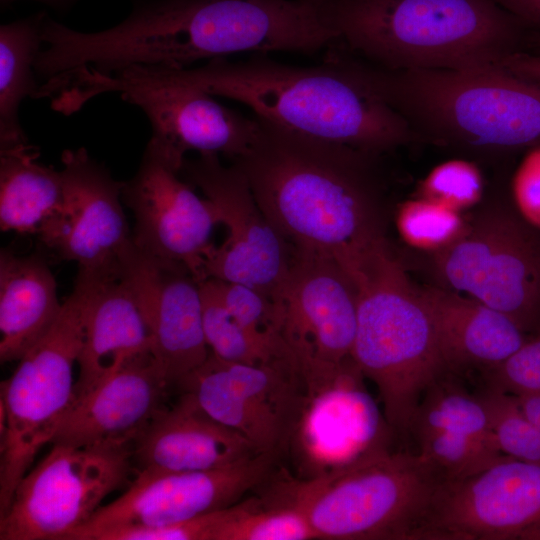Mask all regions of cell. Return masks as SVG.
<instances>
[{"mask_svg": "<svg viewBox=\"0 0 540 540\" xmlns=\"http://www.w3.org/2000/svg\"><path fill=\"white\" fill-rule=\"evenodd\" d=\"M484 384L512 395L540 394V334L498 366L482 372Z\"/></svg>", "mask_w": 540, "mask_h": 540, "instance_id": "cell-35", "label": "cell"}, {"mask_svg": "<svg viewBox=\"0 0 540 540\" xmlns=\"http://www.w3.org/2000/svg\"><path fill=\"white\" fill-rule=\"evenodd\" d=\"M44 14L0 27V150L28 143L19 110L39 89L35 60L42 46Z\"/></svg>", "mask_w": 540, "mask_h": 540, "instance_id": "cell-26", "label": "cell"}, {"mask_svg": "<svg viewBox=\"0 0 540 540\" xmlns=\"http://www.w3.org/2000/svg\"><path fill=\"white\" fill-rule=\"evenodd\" d=\"M175 388L190 394L208 415L241 434L258 452L276 456L293 436L309 395L297 365L234 363L211 352Z\"/></svg>", "mask_w": 540, "mask_h": 540, "instance_id": "cell-13", "label": "cell"}, {"mask_svg": "<svg viewBox=\"0 0 540 540\" xmlns=\"http://www.w3.org/2000/svg\"><path fill=\"white\" fill-rule=\"evenodd\" d=\"M477 395L485 405L498 449L506 456L540 465V429L513 395L485 384Z\"/></svg>", "mask_w": 540, "mask_h": 540, "instance_id": "cell-31", "label": "cell"}, {"mask_svg": "<svg viewBox=\"0 0 540 540\" xmlns=\"http://www.w3.org/2000/svg\"><path fill=\"white\" fill-rule=\"evenodd\" d=\"M215 282L224 305L240 325L264 340L284 342L279 331L276 307L269 296L242 283L219 279H215Z\"/></svg>", "mask_w": 540, "mask_h": 540, "instance_id": "cell-33", "label": "cell"}, {"mask_svg": "<svg viewBox=\"0 0 540 540\" xmlns=\"http://www.w3.org/2000/svg\"><path fill=\"white\" fill-rule=\"evenodd\" d=\"M438 347L449 372L494 368L527 340L512 319L488 305L441 286L420 287Z\"/></svg>", "mask_w": 540, "mask_h": 540, "instance_id": "cell-23", "label": "cell"}, {"mask_svg": "<svg viewBox=\"0 0 540 540\" xmlns=\"http://www.w3.org/2000/svg\"><path fill=\"white\" fill-rule=\"evenodd\" d=\"M358 287L335 260L294 250L272 298L282 339L308 387L330 378L351 357L357 328Z\"/></svg>", "mask_w": 540, "mask_h": 540, "instance_id": "cell-12", "label": "cell"}, {"mask_svg": "<svg viewBox=\"0 0 540 540\" xmlns=\"http://www.w3.org/2000/svg\"><path fill=\"white\" fill-rule=\"evenodd\" d=\"M418 140L468 150L540 145V82L503 67L390 70L349 58Z\"/></svg>", "mask_w": 540, "mask_h": 540, "instance_id": "cell-4", "label": "cell"}, {"mask_svg": "<svg viewBox=\"0 0 540 540\" xmlns=\"http://www.w3.org/2000/svg\"><path fill=\"white\" fill-rule=\"evenodd\" d=\"M522 536H540V465L509 456L467 478L440 483L422 532V539Z\"/></svg>", "mask_w": 540, "mask_h": 540, "instance_id": "cell-15", "label": "cell"}, {"mask_svg": "<svg viewBox=\"0 0 540 540\" xmlns=\"http://www.w3.org/2000/svg\"><path fill=\"white\" fill-rule=\"evenodd\" d=\"M511 15L540 27V0H494Z\"/></svg>", "mask_w": 540, "mask_h": 540, "instance_id": "cell-39", "label": "cell"}, {"mask_svg": "<svg viewBox=\"0 0 540 540\" xmlns=\"http://www.w3.org/2000/svg\"><path fill=\"white\" fill-rule=\"evenodd\" d=\"M117 92L139 107L152 126L149 140L179 171L188 151L199 155H224L235 160L254 143L259 120L247 117L214 100L202 90L180 85L151 82L124 72L88 80L64 99L70 115L97 95Z\"/></svg>", "mask_w": 540, "mask_h": 540, "instance_id": "cell-11", "label": "cell"}, {"mask_svg": "<svg viewBox=\"0 0 540 540\" xmlns=\"http://www.w3.org/2000/svg\"><path fill=\"white\" fill-rule=\"evenodd\" d=\"M199 287L203 332L212 354L228 362L248 365H298L286 343L259 338L237 322L224 305L214 278L199 281Z\"/></svg>", "mask_w": 540, "mask_h": 540, "instance_id": "cell-27", "label": "cell"}, {"mask_svg": "<svg viewBox=\"0 0 540 540\" xmlns=\"http://www.w3.org/2000/svg\"><path fill=\"white\" fill-rule=\"evenodd\" d=\"M29 143L0 150V227L38 234L63 198L61 172L38 162Z\"/></svg>", "mask_w": 540, "mask_h": 540, "instance_id": "cell-25", "label": "cell"}, {"mask_svg": "<svg viewBox=\"0 0 540 540\" xmlns=\"http://www.w3.org/2000/svg\"><path fill=\"white\" fill-rule=\"evenodd\" d=\"M171 389L153 355L139 357L76 399L51 444L132 445L167 405Z\"/></svg>", "mask_w": 540, "mask_h": 540, "instance_id": "cell-20", "label": "cell"}, {"mask_svg": "<svg viewBox=\"0 0 540 540\" xmlns=\"http://www.w3.org/2000/svg\"><path fill=\"white\" fill-rule=\"evenodd\" d=\"M317 539L305 513L285 501L266 504L257 498L217 511L211 540Z\"/></svg>", "mask_w": 540, "mask_h": 540, "instance_id": "cell-29", "label": "cell"}, {"mask_svg": "<svg viewBox=\"0 0 540 540\" xmlns=\"http://www.w3.org/2000/svg\"><path fill=\"white\" fill-rule=\"evenodd\" d=\"M180 171L148 142L138 170L124 182L122 201L135 219L132 238L141 249L187 268L205 280L204 264L213 249L218 214L199 197Z\"/></svg>", "mask_w": 540, "mask_h": 540, "instance_id": "cell-18", "label": "cell"}, {"mask_svg": "<svg viewBox=\"0 0 540 540\" xmlns=\"http://www.w3.org/2000/svg\"><path fill=\"white\" fill-rule=\"evenodd\" d=\"M499 202L480 208L461 235L434 254L441 287L478 300L540 334V235Z\"/></svg>", "mask_w": 540, "mask_h": 540, "instance_id": "cell-9", "label": "cell"}, {"mask_svg": "<svg viewBox=\"0 0 540 540\" xmlns=\"http://www.w3.org/2000/svg\"><path fill=\"white\" fill-rule=\"evenodd\" d=\"M216 512L168 525H122L90 533L85 540H211Z\"/></svg>", "mask_w": 540, "mask_h": 540, "instance_id": "cell-36", "label": "cell"}, {"mask_svg": "<svg viewBox=\"0 0 540 540\" xmlns=\"http://www.w3.org/2000/svg\"><path fill=\"white\" fill-rule=\"evenodd\" d=\"M466 223L457 210L425 197L404 203L396 214L397 230L406 243L433 254L453 243Z\"/></svg>", "mask_w": 540, "mask_h": 540, "instance_id": "cell-32", "label": "cell"}, {"mask_svg": "<svg viewBox=\"0 0 540 540\" xmlns=\"http://www.w3.org/2000/svg\"><path fill=\"white\" fill-rule=\"evenodd\" d=\"M482 183L478 170L464 161H449L436 167L423 184L425 198L457 211L476 203Z\"/></svg>", "mask_w": 540, "mask_h": 540, "instance_id": "cell-34", "label": "cell"}, {"mask_svg": "<svg viewBox=\"0 0 540 540\" xmlns=\"http://www.w3.org/2000/svg\"><path fill=\"white\" fill-rule=\"evenodd\" d=\"M63 302L55 278L39 255L0 253V360L19 361L51 329Z\"/></svg>", "mask_w": 540, "mask_h": 540, "instance_id": "cell-24", "label": "cell"}, {"mask_svg": "<svg viewBox=\"0 0 540 540\" xmlns=\"http://www.w3.org/2000/svg\"><path fill=\"white\" fill-rule=\"evenodd\" d=\"M256 117L254 143L232 163L294 250L331 258L352 275L387 240L386 186L378 163L382 155L307 137Z\"/></svg>", "mask_w": 540, "mask_h": 540, "instance_id": "cell-2", "label": "cell"}, {"mask_svg": "<svg viewBox=\"0 0 540 540\" xmlns=\"http://www.w3.org/2000/svg\"><path fill=\"white\" fill-rule=\"evenodd\" d=\"M500 66L518 76L540 82V56L514 52Z\"/></svg>", "mask_w": 540, "mask_h": 540, "instance_id": "cell-38", "label": "cell"}, {"mask_svg": "<svg viewBox=\"0 0 540 540\" xmlns=\"http://www.w3.org/2000/svg\"><path fill=\"white\" fill-rule=\"evenodd\" d=\"M42 40L41 76L78 85L130 66L181 69L243 52L313 54L339 36L329 0H141L98 32L49 17Z\"/></svg>", "mask_w": 540, "mask_h": 540, "instance_id": "cell-1", "label": "cell"}, {"mask_svg": "<svg viewBox=\"0 0 540 540\" xmlns=\"http://www.w3.org/2000/svg\"><path fill=\"white\" fill-rule=\"evenodd\" d=\"M312 67L283 64L267 54L196 68L131 66L139 79L199 89L240 102L254 115L292 132L383 155L418 140L407 121L333 49Z\"/></svg>", "mask_w": 540, "mask_h": 540, "instance_id": "cell-3", "label": "cell"}, {"mask_svg": "<svg viewBox=\"0 0 540 540\" xmlns=\"http://www.w3.org/2000/svg\"><path fill=\"white\" fill-rule=\"evenodd\" d=\"M440 480L412 453H375L313 481L288 487L317 539H422Z\"/></svg>", "mask_w": 540, "mask_h": 540, "instance_id": "cell-7", "label": "cell"}, {"mask_svg": "<svg viewBox=\"0 0 540 540\" xmlns=\"http://www.w3.org/2000/svg\"><path fill=\"white\" fill-rule=\"evenodd\" d=\"M92 280L91 273L78 269L73 291L54 325L1 382L6 427L0 433V516L74 402V366L83 343Z\"/></svg>", "mask_w": 540, "mask_h": 540, "instance_id": "cell-8", "label": "cell"}, {"mask_svg": "<svg viewBox=\"0 0 540 540\" xmlns=\"http://www.w3.org/2000/svg\"><path fill=\"white\" fill-rule=\"evenodd\" d=\"M512 189L518 214L531 226L540 229V145L520 163Z\"/></svg>", "mask_w": 540, "mask_h": 540, "instance_id": "cell-37", "label": "cell"}, {"mask_svg": "<svg viewBox=\"0 0 540 540\" xmlns=\"http://www.w3.org/2000/svg\"><path fill=\"white\" fill-rule=\"evenodd\" d=\"M180 173L212 203L228 231L205 260L206 279L242 283L272 299L289 272L294 249L261 210L241 169L206 154L185 159Z\"/></svg>", "mask_w": 540, "mask_h": 540, "instance_id": "cell-14", "label": "cell"}, {"mask_svg": "<svg viewBox=\"0 0 540 540\" xmlns=\"http://www.w3.org/2000/svg\"><path fill=\"white\" fill-rule=\"evenodd\" d=\"M352 278L359 295L351 358L376 386L387 423L408 434L425 391L448 371L429 310L388 241Z\"/></svg>", "mask_w": 540, "mask_h": 540, "instance_id": "cell-6", "label": "cell"}, {"mask_svg": "<svg viewBox=\"0 0 540 540\" xmlns=\"http://www.w3.org/2000/svg\"><path fill=\"white\" fill-rule=\"evenodd\" d=\"M51 445L0 516V540H69L135 475L131 444Z\"/></svg>", "mask_w": 540, "mask_h": 540, "instance_id": "cell-10", "label": "cell"}, {"mask_svg": "<svg viewBox=\"0 0 540 540\" xmlns=\"http://www.w3.org/2000/svg\"><path fill=\"white\" fill-rule=\"evenodd\" d=\"M91 273L74 401L125 364L152 354L146 323L124 280L120 275Z\"/></svg>", "mask_w": 540, "mask_h": 540, "instance_id": "cell-22", "label": "cell"}, {"mask_svg": "<svg viewBox=\"0 0 540 540\" xmlns=\"http://www.w3.org/2000/svg\"><path fill=\"white\" fill-rule=\"evenodd\" d=\"M261 453L241 434L208 415L187 393L166 405L132 444L136 472L221 468Z\"/></svg>", "mask_w": 540, "mask_h": 540, "instance_id": "cell-21", "label": "cell"}, {"mask_svg": "<svg viewBox=\"0 0 540 540\" xmlns=\"http://www.w3.org/2000/svg\"><path fill=\"white\" fill-rule=\"evenodd\" d=\"M435 430L462 434L497 447L485 405L477 393L468 392L449 371L425 391L409 433Z\"/></svg>", "mask_w": 540, "mask_h": 540, "instance_id": "cell-28", "label": "cell"}, {"mask_svg": "<svg viewBox=\"0 0 540 540\" xmlns=\"http://www.w3.org/2000/svg\"><path fill=\"white\" fill-rule=\"evenodd\" d=\"M336 43L390 70L500 67L516 28L494 0H329Z\"/></svg>", "mask_w": 540, "mask_h": 540, "instance_id": "cell-5", "label": "cell"}, {"mask_svg": "<svg viewBox=\"0 0 540 540\" xmlns=\"http://www.w3.org/2000/svg\"><path fill=\"white\" fill-rule=\"evenodd\" d=\"M413 436L416 453L441 483L472 476L506 456L493 445L454 432L420 431Z\"/></svg>", "mask_w": 540, "mask_h": 540, "instance_id": "cell-30", "label": "cell"}, {"mask_svg": "<svg viewBox=\"0 0 540 540\" xmlns=\"http://www.w3.org/2000/svg\"><path fill=\"white\" fill-rule=\"evenodd\" d=\"M513 396L527 419L540 429V394L524 393Z\"/></svg>", "mask_w": 540, "mask_h": 540, "instance_id": "cell-40", "label": "cell"}, {"mask_svg": "<svg viewBox=\"0 0 540 540\" xmlns=\"http://www.w3.org/2000/svg\"><path fill=\"white\" fill-rule=\"evenodd\" d=\"M277 456L256 453L236 463L203 471L136 472L117 499L102 505L69 540L122 525H168L189 521L239 502L268 482Z\"/></svg>", "mask_w": 540, "mask_h": 540, "instance_id": "cell-16", "label": "cell"}, {"mask_svg": "<svg viewBox=\"0 0 540 540\" xmlns=\"http://www.w3.org/2000/svg\"><path fill=\"white\" fill-rule=\"evenodd\" d=\"M119 275L139 305L151 353L175 388L210 354L203 332L199 282L183 265L153 255L134 241L121 258Z\"/></svg>", "mask_w": 540, "mask_h": 540, "instance_id": "cell-19", "label": "cell"}, {"mask_svg": "<svg viewBox=\"0 0 540 540\" xmlns=\"http://www.w3.org/2000/svg\"><path fill=\"white\" fill-rule=\"evenodd\" d=\"M63 198L38 232L41 242L78 269L118 275L120 261L133 241L122 208L123 181L84 148L61 155Z\"/></svg>", "mask_w": 540, "mask_h": 540, "instance_id": "cell-17", "label": "cell"}, {"mask_svg": "<svg viewBox=\"0 0 540 540\" xmlns=\"http://www.w3.org/2000/svg\"><path fill=\"white\" fill-rule=\"evenodd\" d=\"M15 0H1L2 3L7 4L9 2H12ZM41 3H44L46 5H49L57 10H67L71 5L78 2L79 0H34Z\"/></svg>", "mask_w": 540, "mask_h": 540, "instance_id": "cell-41", "label": "cell"}]
</instances>
